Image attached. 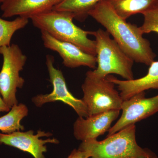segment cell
<instances>
[{
    "label": "cell",
    "mask_w": 158,
    "mask_h": 158,
    "mask_svg": "<svg viewBox=\"0 0 158 158\" xmlns=\"http://www.w3.org/2000/svg\"><path fill=\"white\" fill-rule=\"evenodd\" d=\"M88 15L102 25L106 31L134 62L149 65L156 56L149 41L143 37L140 27L127 22L115 12L110 4L102 0L94 6Z\"/></svg>",
    "instance_id": "1"
},
{
    "label": "cell",
    "mask_w": 158,
    "mask_h": 158,
    "mask_svg": "<svg viewBox=\"0 0 158 158\" xmlns=\"http://www.w3.org/2000/svg\"><path fill=\"white\" fill-rule=\"evenodd\" d=\"M135 134V125H131L102 141H83L78 149L88 153L91 158H158L149 148L138 145Z\"/></svg>",
    "instance_id": "2"
},
{
    "label": "cell",
    "mask_w": 158,
    "mask_h": 158,
    "mask_svg": "<svg viewBox=\"0 0 158 158\" xmlns=\"http://www.w3.org/2000/svg\"><path fill=\"white\" fill-rule=\"evenodd\" d=\"M75 16L67 11L52 10L33 16L31 19L34 27L44 31L54 38L73 44L84 52L96 56V42L89 39L93 31H86L73 23Z\"/></svg>",
    "instance_id": "3"
},
{
    "label": "cell",
    "mask_w": 158,
    "mask_h": 158,
    "mask_svg": "<svg viewBox=\"0 0 158 158\" xmlns=\"http://www.w3.org/2000/svg\"><path fill=\"white\" fill-rule=\"evenodd\" d=\"M95 38L97 67L93 70L99 77L105 78L111 74L126 80L134 79V60L124 52L106 31L99 29L93 31Z\"/></svg>",
    "instance_id": "4"
},
{
    "label": "cell",
    "mask_w": 158,
    "mask_h": 158,
    "mask_svg": "<svg viewBox=\"0 0 158 158\" xmlns=\"http://www.w3.org/2000/svg\"><path fill=\"white\" fill-rule=\"evenodd\" d=\"M115 85L107 77H100L93 70L88 71L82 85V100L89 116L113 110H121L123 99L115 89Z\"/></svg>",
    "instance_id": "5"
},
{
    "label": "cell",
    "mask_w": 158,
    "mask_h": 158,
    "mask_svg": "<svg viewBox=\"0 0 158 158\" xmlns=\"http://www.w3.org/2000/svg\"><path fill=\"white\" fill-rule=\"evenodd\" d=\"M0 55L3 57V64L0 71V94L10 108L18 104L16 92L22 88L25 80L20 76L23 69L27 57L17 44L0 48Z\"/></svg>",
    "instance_id": "6"
},
{
    "label": "cell",
    "mask_w": 158,
    "mask_h": 158,
    "mask_svg": "<svg viewBox=\"0 0 158 158\" xmlns=\"http://www.w3.org/2000/svg\"><path fill=\"white\" fill-rule=\"evenodd\" d=\"M54 57L47 55L46 65L52 85V91L49 94H39L34 96L32 99V102L36 106L40 107L47 103L59 101L71 107L79 117H88V109L82 99L76 98L70 93L62 72L54 66Z\"/></svg>",
    "instance_id": "7"
},
{
    "label": "cell",
    "mask_w": 158,
    "mask_h": 158,
    "mask_svg": "<svg viewBox=\"0 0 158 158\" xmlns=\"http://www.w3.org/2000/svg\"><path fill=\"white\" fill-rule=\"evenodd\" d=\"M121 116L108 131L107 136L113 135L124 128L135 124L158 112V94L145 98V91L140 92L123 101Z\"/></svg>",
    "instance_id": "8"
},
{
    "label": "cell",
    "mask_w": 158,
    "mask_h": 158,
    "mask_svg": "<svg viewBox=\"0 0 158 158\" xmlns=\"http://www.w3.org/2000/svg\"><path fill=\"white\" fill-rule=\"evenodd\" d=\"M52 134L38 130L37 134L30 130L26 132L17 131L10 134L0 133V144H5L28 152L34 158H45L44 153L47 151L46 144H58L59 140L55 138L40 139L41 137H50Z\"/></svg>",
    "instance_id": "9"
},
{
    "label": "cell",
    "mask_w": 158,
    "mask_h": 158,
    "mask_svg": "<svg viewBox=\"0 0 158 158\" xmlns=\"http://www.w3.org/2000/svg\"><path fill=\"white\" fill-rule=\"evenodd\" d=\"M41 38L46 48L57 52L63 60V65L70 68L86 66L96 68V56L90 55L71 43L54 38L44 31H41Z\"/></svg>",
    "instance_id": "10"
},
{
    "label": "cell",
    "mask_w": 158,
    "mask_h": 158,
    "mask_svg": "<svg viewBox=\"0 0 158 158\" xmlns=\"http://www.w3.org/2000/svg\"><path fill=\"white\" fill-rule=\"evenodd\" d=\"M120 110H113L88 116L78 117L73 124V135L79 141L94 140L108 132L119 116Z\"/></svg>",
    "instance_id": "11"
},
{
    "label": "cell",
    "mask_w": 158,
    "mask_h": 158,
    "mask_svg": "<svg viewBox=\"0 0 158 158\" xmlns=\"http://www.w3.org/2000/svg\"><path fill=\"white\" fill-rule=\"evenodd\" d=\"M62 0H6L2 3V16H17L31 19L37 15L52 10Z\"/></svg>",
    "instance_id": "12"
},
{
    "label": "cell",
    "mask_w": 158,
    "mask_h": 158,
    "mask_svg": "<svg viewBox=\"0 0 158 158\" xmlns=\"http://www.w3.org/2000/svg\"><path fill=\"white\" fill-rule=\"evenodd\" d=\"M107 77L117 85L120 96L123 101L126 100L149 89L158 90V61L152 62L149 65L147 74L140 78L123 81L110 75Z\"/></svg>",
    "instance_id": "13"
},
{
    "label": "cell",
    "mask_w": 158,
    "mask_h": 158,
    "mask_svg": "<svg viewBox=\"0 0 158 158\" xmlns=\"http://www.w3.org/2000/svg\"><path fill=\"white\" fill-rule=\"evenodd\" d=\"M115 12L125 20L134 15L147 11L158 0H106Z\"/></svg>",
    "instance_id": "14"
},
{
    "label": "cell",
    "mask_w": 158,
    "mask_h": 158,
    "mask_svg": "<svg viewBox=\"0 0 158 158\" xmlns=\"http://www.w3.org/2000/svg\"><path fill=\"white\" fill-rule=\"evenodd\" d=\"M29 110L26 105L23 103L13 106L6 115L0 117V131L3 134H10L24 130L21 124L22 120L27 116Z\"/></svg>",
    "instance_id": "15"
},
{
    "label": "cell",
    "mask_w": 158,
    "mask_h": 158,
    "mask_svg": "<svg viewBox=\"0 0 158 158\" xmlns=\"http://www.w3.org/2000/svg\"><path fill=\"white\" fill-rule=\"evenodd\" d=\"M102 0H62L52 10L67 11L73 13L75 19L80 22L85 20L88 13Z\"/></svg>",
    "instance_id": "16"
},
{
    "label": "cell",
    "mask_w": 158,
    "mask_h": 158,
    "mask_svg": "<svg viewBox=\"0 0 158 158\" xmlns=\"http://www.w3.org/2000/svg\"><path fill=\"white\" fill-rule=\"evenodd\" d=\"M29 19L18 16L13 20L8 21L0 18V48L11 45V38L15 33L26 27Z\"/></svg>",
    "instance_id": "17"
},
{
    "label": "cell",
    "mask_w": 158,
    "mask_h": 158,
    "mask_svg": "<svg viewBox=\"0 0 158 158\" xmlns=\"http://www.w3.org/2000/svg\"><path fill=\"white\" fill-rule=\"evenodd\" d=\"M142 14L144 22L140 27L143 34L151 32L158 34V2Z\"/></svg>",
    "instance_id": "18"
},
{
    "label": "cell",
    "mask_w": 158,
    "mask_h": 158,
    "mask_svg": "<svg viewBox=\"0 0 158 158\" xmlns=\"http://www.w3.org/2000/svg\"><path fill=\"white\" fill-rule=\"evenodd\" d=\"M89 155L86 152L79 149H74L67 158H89Z\"/></svg>",
    "instance_id": "19"
},
{
    "label": "cell",
    "mask_w": 158,
    "mask_h": 158,
    "mask_svg": "<svg viewBox=\"0 0 158 158\" xmlns=\"http://www.w3.org/2000/svg\"><path fill=\"white\" fill-rule=\"evenodd\" d=\"M11 108L9 107V106L6 104V103L4 102L0 94V113L1 112H6L8 113Z\"/></svg>",
    "instance_id": "20"
},
{
    "label": "cell",
    "mask_w": 158,
    "mask_h": 158,
    "mask_svg": "<svg viewBox=\"0 0 158 158\" xmlns=\"http://www.w3.org/2000/svg\"><path fill=\"white\" fill-rule=\"evenodd\" d=\"M6 1V0H0V2L2 3Z\"/></svg>",
    "instance_id": "21"
}]
</instances>
